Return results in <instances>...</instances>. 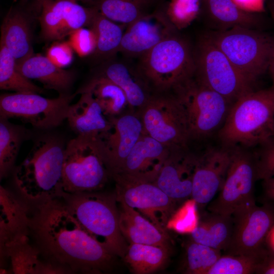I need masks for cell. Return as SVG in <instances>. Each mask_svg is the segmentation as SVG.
Instances as JSON below:
<instances>
[{
  "mask_svg": "<svg viewBox=\"0 0 274 274\" xmlns=\"http://www.w3.org/2000/svg\"><path fill=\"white\" fill-rule=\"evenodd\" d=\"M56 199L35 206L29 230L40 254L68 273H100L112 268L115 255L90 235Z\"/></svg>",
  "mask_w": 274,
  "mask_h": 274,
  "instance_id": "obj_1",
  "label": "cell"
},
{
  "mask_svg": "<svg viewBox=\"0 0 274 274\" xmlns=\"http://www.w3.org/2000/svg\"><path fill=\"white\" fill-rule=\"evenodd\" d=\"M65 148L54 135H43L35 141L14 174L16 185L27 201L36 205L62 197Z\"/></svg>",
  "mask_w": 274,
  "mask_h": 274,
  "instance_id": "obj_2",
  "label": "cell"
},
{
  "mask_svg": "<svg viewBox=\"0 0 274 274\" xmlns=\"http://www.w3.org/2000/svg\"><path fill=\"white\" fill-rule=\"evenodd\" d=\"M274 136V85L253 90L234 101L218 131L221 145L250 149Z\"/></svg>",
  "mask_w": 274,
  "mask_h": 274,
  "instance_id": "obj_3",
  "label": "cell"
},
{
  "mask_svg": "<svg viewBox=\"0 0 274 274\" xmlns=\"http://www.w3.org/2000/svg\"><path fill=\"white\" fill-rule=\"evenodd\" d=\"M140 58L136 70L152 94H171L194 76L193 52L189 44L176 35L160 42Z\"/></svg>",
  "mask_w": 274,
  "mask_h": 274,
  "instance_id": "obj_4",
  "label": "cell"
},
{
  "mask_svg": "<svg viewBox=\"0 0 274 274\" xmlns=\"http://www.w3.org/2000/svg\"><path fill=\"white\" fill-rule=\"evenodd\" d=\"M61 199L90 235L115 255L124 258L128 246L120 230L115 194L65 192Z\"/></svg>",
  "mask_w": 274,
  "mask_h": 274,
  "instance_id": "obj_5",
  "label": "cell"
},
{
  "mask_svg": "<svg viewBox=\"0 0 274 274\" xmlns=\"http://www.w3.org/2000/svg\"><path fill=\"white\" fill-rule=\"evenodd\" d=\"M204 36L253 83L268 70L274 39L268 35L255 29L235 27L213 30Z\"/></svg>",
  "mask_w": 274,
  "mask_h": 274,
  "instance_id": "obj_6",
  "label": "cell"
},
{
  "mask_svg": "<svg viewBox=\"0 0 274 274\" xmlns=\"http://www.w3.org/2000/svg\"><path fill=\"white\" fill-rule=\"evenodd\" d=\"M184 114L190 141L206 139L220 129L232 104L194 77L171 93Z\"/></svg>",
  "mask_w": 274,
  "mask_h": 274,
  "instance_id": "obj_7",
  "label": "cell"
},
{
  "mask_svg": "<svg viewBox=\"0 0 274 274\" xmlns=\"http://www.w3.org/2000/svg\"><path fill=\"white\" fill-rule=\"evenodd\" d=\"M111 178L94 138L77 135L65 146L63 186L66 193L95 192Z\"/></svg>",
  "mask_w": 274,
  "mask_h": 274,
  "instance_id": "obj_8",
  "label": "cell"
},
{
  "mask_svg": "<svg viewBox=\"0 0 274 274\" xmlns=\"http://www.w3.org/2000/svg\"><path fill=\"white\" fill-rule=\"evenodd\" d=\"M194 78L232 104L254 90V83L245 77L225 54L204 36L193 52Z\"/></svg>",
  "mask_w": 274,
  "mask_h": 274,
  "instance_id": "obj_9",
  "label": "cell"
},
{
  "mask_svg": "<svg viewBox=\"0 0 274 274\" xmlns=\"http://www.w3.org/2000/svg\"><path fill=\"white\" fill-rule=\"evenodd\" d=\"M230 148V161L224 183L208 207L210 212L228 216L255 203L253 192L257 181L254 152L240 146Z\"/></svg>",
  "mask_w": 274,
  "mask_h": 274,
  "instance_id": "obj_10",
  "label": "cell"
},
{
  "mask_svg": "<svg viewBox=\"0 0 274 274\" xmlns=\"http://www.w3.org/2000/svg\"><path fill=\"white\" fill-rule=\"evenodd\" d=\"M77 94H62L48 98L39 93H5L0 96V117L19 119L33 127L47 129L66 119L71 102Z\"/></svg>",
  "mask_w": 274,
  "mask_h": 274,
  "instance_id": "obj_11",
  "label": "cell"
},
{
  "mask_svg": "<svg viewBox=\"0 0 274 274\" xmlns=\"http://www.w3.org/2000/svg\"><path fill=\"white\" fill-rule=\"evenodd\" d=\"M140 115L146 133L170 148L191 142L183 111L172 94H152Z\"/></svg>",
  "mask_w": 274,
  "mask_h": 274,
  "instance_id": "obj_12",
  "label": "cell"
},
{
  "mask_svg": "<svg viewBox=\"0 0 274 274\" xmlns=\"http://www.w3.org/2000/svg\"><path fill=\"white\" fill-rule=\"evenodd\" d=\"M233 229L228 246L224 251L231 255L258 253L263 250L269 231L274 225V204H250L232 215Z\"/></svg>",
  "mask_w": 274,
  "mask_h": 274,
  "instance_id": "obj_13",
  "label": "cell"
},
{
  "mask_svg": "<svg viewBox=\"0 0 274 274\" xmlns=\"http://www.w3.org/2000/svg\"><path fill=\"white\" fill-rule=\"evenodd\" d=\"M116 183L117 201L136 209L159 228L164 231L157 214L160 213L165 222L173 213L176 201L154 182L124 174L112 176Z\"/></svg>",
  "mask_w": 274,
  "mask_h": 274,
  "instance_id": "obj_14",
  "label": "cell"
},
{
  "mask_svg": "<svg viewBox=\"0 0 274 274\" xmlns=\"http://www.w3.org/2000/svg\"><path fill=\"white\" fill-rule=\"evenodd\" d=\"M109 119L108 128L96 139L112 178L120 172L127 156L145 131L140 115L131 111Z\"/></svg>",
  "mask_w": 274,
  "mask_h": 274,
  "instance_id": "obj_15",
  "label": "cell"
},
{
  "mask_svg": "<svg viewBox=\"0 0 274 274\" xmlns=\"http://www.w3.org/2000/svg\"><path fill=\"white\" fill-rule=\"evenodd\" d=\"M38 2L41 35L48 41L61 40L80 28L89 27L96 11L95 7H84L77 0Z\"/></svg>",
  "mask_w": 274,
  "mask_h": 274,
  "instance_id": "obj_16",
  "label": "cell"
},
{
  "mask_svg": "<svg viewBox=\"0 0 274 274\" xmlns=\"http://www.w3.org/2000/svg\"><path fill=\"white\" fill-rule=\"evenodd\" d=\"M231 149L221 145L197 154L191 197L200 206L209 203L221 190L231 158Z\"/></svg>",
  "mask_w": 274,
  "mask_h": 274,
  "instance_id": "obj_17",
  "label": "cell"
},
{
  "mask_svg": "<svg viewBox=\"0 0 274 274\" xmlns=\"http://www.w3.org/2000/svg\"><path fill=\"white\" fill-rule=\"evenodd\" d=\"M177 29L161 10L145 13L127 25L119 52L127 57H139L157 44L176 35Z\"/></svg>",
  "mask_w": 274,
  "mask_h": 274,
  "instance_id": "obj_18",
  "label": "cell"
},
{
  "mask_svg": "<svg viewBox=\"0 0 274 274\" xmlns=\"http://www.w3.org/2000/svg\"><path fill=\"white\" fill-rule=\"evenodd\" d=\"M196 158L189 147L170 148L154 184L176 202L187 199L191 196Z\"/></svg>",
  "mask_w": 274,
  "mask_h": 274,
  "instance_id": "obj_19",
  "label": "cell"
},
{
  "mask_svg": "<svg viewBox=\"0 0 274 274\" xmlns=\"http://www.w3.org/2000/svg\"><path fill=\"white\" fill-rule=\"evenodd\" d=\"M170 149L145 132L134 145L118 174L154 182Z\"/></svg>",
  "mask_w": 274,
  "mask_h": 274,
  "instance_id": "obj_20",
  "label": "cell"
},
{
  "mask_svg": "<svg viewBox=\"0 0 274 274\" xmlns=\"http://www.w3.org/2000/svg\"><path fill=\"white\" fill-rule=\"evenodd\" d=\"M76 93L81 96L70 106L66 119L77 135L96 138L108 128L110 119L90 92L80 90Z\"/></svg>",
  "mask_w": 274,
  "mask_h": 274,
  "instance_id": "obj_21",
  "label": "cell"
},
{
  "mask_svg": "<svg viewBox=\"0 0 274 274\" xmlns=\"http://www.w3.org/2000/svg\"><path fill=\"white\" fill-rule=\"evenodd\" d=\"M0 212L2 256L12 244L28 236L29 216L27 208L2 186L0 187Z\"/></svg>",
  "mask_w": 274,
  "mask_h": 274,
  "instance_id": "obj_22",
  "label": "cell"
},
{
  "mask_svg": "<svg viewBox=\"0 0 274 274\" xmlns=\"http://www.w3.org/2000/svg\"><path fill=\"white\" fill-rule=\"evenodd\" d=\"M98 74L117 84L125 93L131 111L139 114L152 94L138 72L127 64L111 61L105 64Z\"/></svg>",
  "mask_w": 274,
  "mask_h": 274,
  "instance_id": "obj_23",
  "label": "cell"
},
{
  "mask_svg": "<svg viewBox=\"0 0 274 274\" xmlns=\"http://www.w3.org/2000/svg\"><path fill=\"white\" fill-rule=\"evenodd\" d=\"M0 43L19 63L33 55L29 18L22 9L11 7L1 25Z\"/></svg>",
  "mask_w": 274,
  "mask_h": 274,
  "instance_id": "obj_24",
  "label": "cell"
},
{
  "mask_svg": "<svg viewBox=\"0 0 274 274\" xmlns=\"http://www.w3.org/2000/svg\"><path fill=\"white\" fill-rule=\"evenodd\" d=\"M117 202L120 230L125 239L130 244L169 247L168 235L163 230L144 217L134 209L123 201Z\"/></svg>",
  "mask_w": 274,
  "mask_h": 274,
  "instance_id": "obj_25",
  "label": "cell"
},
{
  "mask_svg": "<svg viewBox=\"0 0 274 274\" xmlns=\"http://www.w3.org/2000/svg\"><path fill=\"white\" fill-rule=\"evenodd\" d=\"M19 72L28 79L41 82L47 88L67 94L75 78L73 72L55 65L47 56L33 55L17 64Z\"/></svg>",
  "mask_w": 274,
  "mask_h": 274,
  "instance_id": "obj_26",
  "label": "cell"
},
{
  "mask_svg": "<svg viewBox=\"0 0 274 274\" xmlns=\"http://www.w3.org/2000/svg\"><path fill=\"white\" fill-rule=\"evenodd\" d=\"M215 31H223L235 27L255 29L259 25V14L246 12L232 0H206L201 12Z\"/></svg>",
  "mask_w": 274,
  "mask_h": 274,
  "instance_id": "obj_27",
  "label": "cell"
},
{
  "mask_svg": "<svg viewBox=\"0 0 274 274\" xmlns=\"http://www.w3.org/2000/svg\"><path fill=\"white\" fill-rule=\"evenodd\" d=\"M38 248L29 244L28 236L12 244L1 256L10 259L12 271L14 273H65L62 267L49 261L43 262Z\"/></svg>",
  "mask_w": 274,
  "mask_h": 274,
  "instance_id": "obj_28",
  "label": "cell"
},
{
  "mask_svg": "<svg viewBox=\"0 0 274 274\" xmlns=\"http://www.w3.org/2000/svg\"><path fill=\"white\" fill-rule=\"evenodd\" d=\"M233 224L232 216L207 213L191 231L192 240L224 251L230 242Z\"/></svg>",
  "mask_w": 274,
  "mask_h": 274,
  "instance_id": "obj_29",
  "label": "cell"
},
{
  "mask_svg": "<svg viewBox=\"0 0 274 274\" xmlns=\"http://www.w3.org/2000/svg\"><path fill=\"white\" fill-rule=\"evenodd\" d=\"M80 90L90 92L109 118L130 111L122 89L101 75L98 74Z\"/></svg>",
  "mask_w": 274,
  "mask_h": 274,
  "instance_id": "obj_30",
  "label": "cell"
},
{
  "mask_svg": "<svg viewBox=\"0 0 274 274\" xmlns=\"http://www.w3.org/2000/svg\"><path fill=\"white\" fill-rule=\"evenodd\" d=\"M169 247L142 244H130L125 261L136 274H148L160 268L167 261Z\"/></svg>",
  "mask_w": 274,
  "mask_h": 274,
  "instance_id": "obj_31",
  "label": "cell"
},
{
  "mask_svg": "<svg viewBox=\"0 0 274 274\" xmlns=\"http://www.w3.org/2000/svg\"><path fill=\"white\" fill-rule=\"evenodd\" d=\"M96 38L93 55L103 58L112 57L119 52L124 31L120 25L106 17L96 9L89 26Z\"/></svg>",
  "mask_w": 274,
  "mask_h": 274,
  "instance_id": "obj_32",
  "label": "cell"
},
{
  "mask_svg": "<svg viewBox=\"0 0 274 274\" xmlns=\"http://www.w3.org/2000/svg\"><path fill=\"white\" fill-rule=\"evenodd\" d=\"M0 117V178L6 177L13 167L27 130Z\"/></svg>",
  "mask_w": 274,
  "mask_h": 274,
  "instance_id": "obj_33",
  "label": "cell"
},
{
  "mask_svg": "<svg viewBox=\"0 0 274 274\" xmlns=\"http://www.w3.org/2000/svg\"><path fill=\"white\" fill-rule=\"evenodd\" d=\"M0 88L15 92L41 93L43 90L22 75L9 50L0 43Z\"/></svg>",
  "mask_w": 274,
  "mask_h": 274,
  "instance_id": "obj_34",
  "label": "cell"
},
{
  "mask_svg": "<svg viewBox=\"0 0 274 274\" xmlns=\"http://www.w3.org/2000/svg\"><path fill=\"white\" fill-rule=\"evenodd\" d=\"M152 0H98L93 6L113 21L128 25L143 14Z\"/></svg>",
  "mask_w": 274,
  "mask_h": 274,
  "instance_id": "obj_35",
  "label": "cell"
},
{
  "mask_svg": "<svg viewBox=\"0 0 274 274\" xmlns=\"http://www.w3.org/2000/svg\"><path fill=\"white\" fill-rule=\"evenodd\" d=\"M267 248L261 252L248 255H222L207 274L256 273Z\"/></svg>",
  "mask_w": 274,
  "mask_h": 274,
  "instance_id": "obj_36",
  "label": "cell"
},
{
  "mask_svg": "<svg viewBox=\"0 0 274 274\" xmlns=\"http://www.w3.org/2000/svg\"><path fill=\"white\" fill-rule=\"evenodd\" d=\"M221 251L191 240L186 247L185 273L207 274L222 256Z\"/></svg>",
  "mask_w": 274,
  "mask_h": 274,
  "instance_id": "obj_37",
  "label": "cell"
},
{
  "mask_svg": "<svg viewBox=\"0 0 274 274\" xmlns=\"http://www.w3.org/2000/svg\"><path fill=\"white\" fill-rule=\"evenodd\" d=\"M202 0H167L161 10L177 29L189 26L201 13Z\"/></svg>",
  "mask_w": 274,
  "mask_h": 274,
  "instance_id": "obj_38",
  "label": "cell"
},
{
  "mask_svg": "<svg viewBox=\"0 0 274 274\" xmlns=\"http://www.w3.org/2000/svg\"><path fill=\"white\" fill-rule=\"evenodd\" d=\"M256 179L264 180L274 177V136L259 146L254 151Z\"/></svg>",
  "mask_w": 274,
  "mask_h": 274,
  "instance_id": "obj_39",
  "label": "cell"
},
{
  "mask_svg": "<svg viewBox=\"0 0 274 274\" xmlns=\"http://www.w3.org/2000/svg\"><path fill=\"white\" fill-rule=\"evenodd\" d=\"M69 42L80 56L93 54L96 46V38L91 28H80L70 36Z\"/></svg>",
  "mask_w": 274,
  "mask_h": 274,
  "instance_id": "obj_40",
  "label": "cell"
},
{
  "mask_svg": "<svg viewBox=\"0 0 274 274\" xmlns=\"http://www.w3.org/2000/svg\"><path fill=\"white\" fill-rule=\"evenodd\" d=\"M73 50L69 42H57L49 48L46 56L55 65L62 68L72 62Z\"/></svg>",
  "mask_w": 274,
  "mask_h": 274,
  "instance_id": "obj_41",
  "label": "cell"
},
{
  "mask_svg": "<svg viewBox=\"0 0 274 274\" xmlns=\"http://www.w3.org/2000/svg\"><path fill=\"white\" fill-rule=\"evenodd\" d=\"M242 10L249 13H257L264 10V0H232Z\"/></svg>",
  "mask_w": 274,
  "mask_h": 274,
  "instance_id": "obj_42",
  "label": "cell"
},
{
  "mask_svg": "<svg viewBox=\"0 0 274 274\" xmlns=\"http://www.w3.org/2000/svg\"><path fill=\"white\" fill-rule=\"evenodd\" d=\"M256 273L274 274V252L267 248Z\"/></svg>",
  "mask_w": 274,
  "mask_h": 274,
  "instance_id": "obj_43",
  "label": "cell"
},
{
  "mask_svg": "<svg viewBox=\"0 0 274 274\" xmlns=\"http://www.w3.org/2000/svg\"><path fill=\"white\" fill-rule=\"evenodd\" d=\"M262 181L264 193L268 202L274 204V177Z\"/></svg>",
  "mask_w": 274,
  "mask_h": 274,
  "instance_id": "obj_44",
  "label": "cell"
},
{
  "mask_svg": "<svg viewBox=\"0 0 274 274\" xmlns=\"http://www.w3.org/2000/svg\"><path fill=\"white\" fill-rule=\"evenodd\" d=\"M267 248L274 252V225L269 231L266 238Z\"/></svg>",
  "mask_w": 274,
  "mask_h": 274,
  "instance_id": "obj_45",
  "label": "cell"
},
{
  "mask_svg": "<svg viewBox=\"0 0 274 274\" xmlns=\"http://www.w3.org/2000/svg\"><path fill=\"white\" fill-rule=\"evenodd\" d=\"M268 70L270 72V75L271 76L273 81V84L274 85V47L270 59Z\"/></svg>",
  "mask_w": 274,
  "mask_h": 274,
  "instance_id": "obj_46",
  "label": "cell"
},
{
  "mask_svg": "<svg viewBox=\"0 0 274 274\" xmlns=\"http://www.w3.org/2000/svg\"><path fill=\"white\" fill-rule=\"evenodd\" d=\"M77 1H81L84 2H86L87 3L91 4L92 6H93L98 0H77Z\"/></svg>",
  "mask_w": 274,
  "mask_h": 274,
  "instance_id": "obj_47",
  "label": "cell"
},
{
  "mask_svg": "<svg viewBox=\"0 0 274 274\" xmlns=\"http://www.w3.org/2000/svg\"><path fill=\"white\" fill-rule=\"evenodd\" d=\"M270 11H271V15L273 18L274 19V2H272V3L271 5Z\"/></svg>",
  "mask_w": 274,
  "mask_h": 274,
  "instance_id": "obj_48",
  "label": "cell"
},
{
  "mask_svg": "<svg viewBox=\"0 0 274 274\" xmlns=\"http://www.w3.org/2000/svg\"><path fill=\"white\" fill-rule=\"evenodd\" d=\"M38 1H43V0H37Z\"/></svg>",
  "mask_w": 274,
  "mask_h": 274,
  "instance_id": "obj_49",
  "label": "cell"
},
{
  "mask_svg": "<svg viewBox=\"0 0 274 274\" xmlns=\"http://www.w3.org/2000/svg\"><path fill=\"white\" fill-rule=\"evenodd\" d=\"M206 1V0H202V3H203L204 1Z\"/></svg>",
  "mask_w": 274,
  "mask_h": 274,
  "instance_id": "obj_50",
  "label": "cell"
}]
</instances>
